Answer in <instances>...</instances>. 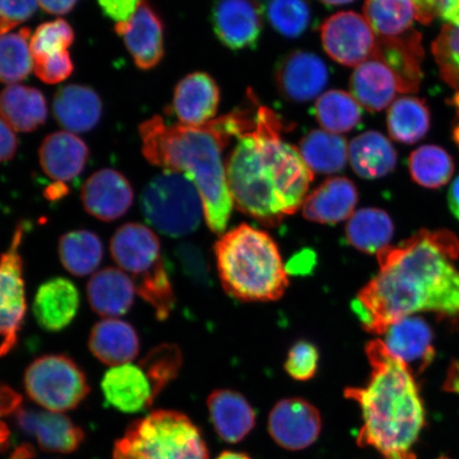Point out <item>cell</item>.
<instances>
[{
    "instance_id": "6da1fadb",
    "label": "cell",
    "mask_w": 459,
    "mask_h": 459,
    "mask_svg": "<svg viewBox=\"0 0 459 459\" xmlns=\"http://www.w3.org/2000/svg\"><path fill=\"white\" fill-rule=\"evenodd\" d=\"M380 272L361 290L352 309L363 328L381 335L420 312L459 318V240L450 231L422 230L378 252Z\"/></svg>"
},
{
    "instance_id": "7a4b0ae2",
    "label": "cell",
    "mask_w": 459,
    "mask_h": 459,
    "mask_svg": "<svg viewBox=\"0 0 459 459\" xmlns=\"http://www.w3.org/2000/svg\"><path fill=\"white\" fill-rule=\"evenodd\" d=\"M283 131L279 115L258 106L255 127L238 137L226 163L234 204L267 227L279 226L301 208L314 178Z\"/></svg>"
},
{
    "instance_id": "3957f363",
    "label": "cell",
    "mask_w": 459,
    "mask_h": 459,
    "mask_svg": "<svg viewBox=\"0 0 459 459\" xmlns=\"http://www.w3.org/2000/svg\"><path fill=\"white\" fill-rule=\"evenodd\" d=\"M256 110L238 108L196 128L168 125L156 115L139 127L143 157L193 181L203 200L205 221L217 234L225 231L234 205L222 153L232 139L255 127Z\"/></svg>"
},
{
    "instance_id": "277c9868",
    "label": "cell",
    "mask_w": 459,
    "mask_h": 459,
    "mask_svg": "<svg viewBox=\"0 0 459 459\" xmlns=\"http://www.w3.org/2000/svg\"><path fill=\"white\" fill-rule=\"evenodd\" d=\"M366 354L371 367L368 383L344 390L363 418L358 445L373 447L385 459H416L426 411L414 375L380 340L368 342Z\"/></svg>"
},
{
    "instance_id": "5b68a950",
    "label": "cell",
    "mask_w": 459,
    "mask_h": 459,
    "mask_svg": "<svg viewBox=\"0 0 459 459\" xmlns=\"http://www.w3.org/2000/svg\"><path fill=\"white\" fill-rule=\"evenodd\" d=\"M217 271L229 296L245 302L279 300L290 281L278 246L266 232L240 225L215 245Z\"/></svg>"
},
{
    "instance_id": "8992f818",
    "label": "cell",
    "mask_w": 459,
    "mask_h": 459,
    "mask_svg": "<svg viewBox=\"0 0 459 459\" xmlns=\"http://www.w3.org/2000/svg\"><path fill=\"white\" fill-rule=\"evenodd\" d=\"M113 260L134 281L136 294L163 321L175 307L176 297L158 235L142 223L129 222L111 238Z\"/></svg>"
},
{
    "instance_id": "52a82bcc",
    "label": "cell",
    "mask_w": 459,
    "mask_h": 459,
    "mask_svg": "<svg viewBox=\"0 0 459 459\" xmlns=\"http://www.w3.org/2000/svg\"><path fill=\"white\" fill-rule=\"evenodd\" d=\"M114 450L132 459H209L197 426L176 411H153L131 424Z\"/></svg>"
},
{
    "instance_id": "ba28073f",
    "label": "cell",
    "mask_w": 459,
    "mask_h": 459,
    "mask_svg": "<svg viewBox=\"0 0 459 459\" xmlns=\"http://www.w3.org/2000/svg\"><path fill=\"white\" fill-rule=\"evenodd\" d=\"M140 205L149 225L170 238L196 231L204 215L203 200L193 181L172 170H164L148 182Z\"/></svg>"
},
{
    "instance_id": "9c48e42d",
    "label": "cell",
    "mask_w": 459,
    "mask_h": 459,
    "mask_svg": "<svg viewBox=\"0 0 459 459\" xmlns=\"http://www.w3.org/2000/svg\"><path fill=\"white\" fill-rule=\"evenodd\" d=\"M24 383L29 398L56 412L76 409L90 393L85 373L65 354H48L34 359L26 369Z\"/></svg>"
},
{
    "instance_id": "30bf717a",
    "label": "cell",
    "mask_w": 459,
    "mask_h": 459,
    "mask_svg": "<svg viewBox=\"0 0 459 459\" xmlns=\"http://www.w3.org/2000/svg\"><path fill=\"white\" fill-rule=\"evenodd\" d=\"M25 229L24 222L17 223L8 249L0 255V358L16 347L27 311L21 254Z\"/></svg>"
},
{
    "instance_id": "8fae6325",
    "label": "cell",
    "mask_w": 459,
    "mask_h": 459,
    "mask_svg": "<svg viewBox=\"0 0 459 459\" xmlns=\"http://www.w3.org/2000/svg\"><path fill=\"white\" fill-rule=\"evenodd\" d=\"M320 38L331 59L348 67L375 57L380 48V39L365 16L353 11H342L325 20Z\"/></svg>"
},
{
    "instance_id": "7c38bea8",
    "label": "cell",
    "mask_w": 459,
    "mask_h": 459,
    "mask_svg": "<svg viewBox=\"0 0 459 459\" xmlns=\"http://www.w3.org/2000/svg\"><path fill=\"white\" fill-rule=\"evenodd\" d=\"M323 418L317 407L301 398L278 402L268 417V432L287 451H302L317 441Z\"/></svg>"
},
{
    "instance_id": "4fadbf2b",
    "label": "cell",
    "mask_w": 459,
    "mask_h": 459,
    "mask_svg": "<svg viewBox=\"0 0 459 459\" xmlns=\"http://www.w3.org/2000/svg\"><path fill=\"white\" fill-rule=\"evenodd\" d=\"M135 65L142 71L152 70L162 61L164 24L148 0H141L135 13L127 22L115 25Z\"/></svg>"
},
{
    "instance_id": "5bb4252c",
    "label": "cell",
    "mask_w": 459,
    "mask_h": 459,
    "mask_svg": "<svg viewBox=\"0 0 459 459\" xmlns=\"http://www.w3.org/2000/svg\"><path fill=\"white\" fill-rule=\"evenodd\" d=\"M329 82V72L320 56L297 50L287 55L275 72L281 95L292 102H307L318 97Z\"/></svg>"
},
{
    "instance_id": "9a60e30c",
    "label": "cell",
    "mask_w": 459,
    "mask_h": 459,
    "mask_svg": "<svg viewBox=\"0 0 459 459\" xmlns=\"http://www.w3.org/2000/svg\"><path fill=\"white\" fill-rule=\"evenodd\" d=\"M83 208L101 221H114L123 217L134 204V192L122 172L112 169L94 172L82 191Z\"/></svg>"
},
{
    "instance_id": "2e32d148",
    "label": "cell",
    "mask_w": 459,
    "mask_h": 459,
    "mask_svg": "<svg viewBox=\"0 0 459 459\" xmlns=\"http://www.w3.org/2000/svg\"><path fill=\"white\" fill-rule=\"evenodd\" d=\"M16 422L45 452L68 455L76 451L84 439L83 430L63 412L20 407L16 411Z\"/></svg>"
},
{
    "instance_id": "e0dca14e",
    "label": "cell",
    "mask_w": 459,
    "mask_h": 459,
    "mask_svg": "<svg viewBox=\"0 0 459 459\" xmlns=\"http://www.w3.org/2000/svg\"><path fill=\"white\" fill-rule=\"evenodd\" d=\"M212 19L216 36L230 49L250 48L261 36L262 9L257 0H217Z\"/></svg>"
},
{
    "instance_id": "ac0fdd59",
    "label": "cell",
    "mask_w": 459,
    "mask_h": 459,
    "mask_svg": "<svg viewBox=\"0 0 459 459\" xmlns=\"http://www.w3.org/2000/svg\"><path fill=\"white\" fill-rule=\"evenodd\" d=\"M101 389L114 409L127 414L149 409L159 394L146 370L131 363L111 367L102 378Z\"/></svg>"
},
{
    "instance_id": "d6986e66",
    "label": "cell",
    "mask_w": 459,
    "mask_h": 459,
    "mask_svg": "<svg viewBox=\"0 0 459 459\" xmlns=\"http://www.w3.org/2000/svg\"><path fill=\"white\" fill-rule=\"evenodd\" d=\"M350 90L361 108L369 112L385 110L398 94L405 93L397 73L378 56L355 67L350 78Z\"/></svg>"
},
{
    "instance_id": "ffe728a7",
    "label": "cell",
    "mask_w": 459,
    "mask_h": 459,
    "mask_svg": "<svg viewBox=\"0 0 459 459\" xmlns=\"http://www.w3.org/2000/svg\"><path fill=\"white\" fill-rule=\"evenodd\" d=\"M221 101V91L209 74H187L177 84L172 100L179 124L186 127H201L213 120Z\"/></svg>"
},
{
    "instance_id": "44dd1931",
    "label": "cell",
    "mask_w": 459,
    "mask_h": 459,
    "mask_svg": "<svg viewBox=\"0 0 459 459\" xmlns=\"http://www.w3.org/2000/svg\"><path fill=\"white\" fill-rule=\"evenodd\" d=\"M388 351L404 361L412 375L419 376L435 357L433 333L421 317L410 316L390 325L385 333Z\"/></svg>"
},
{
    "instance_id": "7402d4cb",
    "label": "cell",
    "mask_w": 459,
    "mask_h": 459,
    "mask_svg": "<svg viewBox=\"0 0 459 459\" xmlns=\"http://www.w3.org/2000/svg\"><path fill=\"white\" fill-rule=\"evenodd\" d=\"M89 157L85 142L65 130L46 136L39 151V165L45 175L65 185L82 175Z\"/></svg>"
},
{
    "instance_id": "603a6c76",
    "label": "cell",
    "mask_w": 459,
    "mask_h": 459,
    "mask_svg": "<svg viewBox=\"0 0 459 459\" xmlns=\"http://www.w3.org/2000/svg\"><path fill=\"white\" fill-rule=\"evenodd\" d=\"M358 201V189L351 180L344 177L330 178L307 195L302 213L309 221L336 225L354 214Z\"/></svg>"
},
{
    "instance_id": "cb8c5ba5",
    "label": "cell",
    "mask_w": 459,
    "mask_h": 459,
    "mask_svg": "<svg viewBox=\"0 0 459 459\" xmlns=\"http://www.w3.org/2000/svg\"><path fill=\"white\" fill-rule=\"evenodd\" d=\"M80 307L77 286L63 277L46 281L39 287L33 301V315L45 331L60 332L76 317Z\"/></svg>"
},
{
    "instance_id": "d4e9b609",
    "label": "cell",
    "mask_w": 459,
    "mask_h": 459,
    "mask_svg": "<svg viewBox=\"0 0 459 459\" xmlns=\"http://www.w3.org/2000/svg\"><path fill=\"white\" fill-rule=\"evenodd\" d=\"M206 404L218 437L228 444L240 443L255 427L254 407L242 394L231 389L214 390Z\"/></svg>"
},
{
    "instance_id": "484cf974",
    "label": "cell",
    "mask_w": 459,
    "mask_h": 459,
    "mask_svg": "<svg viewBox=\"0 0 459 459\" xmlns=\"http://www.w3.org/2000/svg\"><path fill=\"white\" fill-rule=\"evenodd\" d=\"M57 124L72 134L97 127L102 117V101L90 86L70 84L57 90L53 102Z\"/></svg>"
},
{
    "instance_id": "4316f807",
    "label": "cell",
    "mask_w": 459,
    "mask_h": 459,
    "mask_svg": "<svg viewBox=\"0 0 459 459\" xmlns=\"http://www.w3.org/2000/svg\"><path fill=\"white\" fill-rule=\"evenodd\" d=\"M89 349L97 359L108 366L128 364L140 353V337L127 321L106 318L91 329Z\"/></svg>"
},
{
    "instance_id": "83f0119b",
    "label": "cell",
    "mask_w": 459,
    "mask_h": 459,
    "mask_svg": "<svg viewBox=\"0 0 459 459\" xmlns=\"http://www.w3.org/2000/svg\"><path fill=\"white\" fill-rule=\"evenodd\" d=\"M136 294L134 281L120 269L108 267L93 274L86 286L91 309L106 318L127 314Z\"/></svg>"
},
{
    "instance_id": "f1b7e54d",
    "label": "cell",
    "mask_w": 459,
    "mask_h": 459,
    "mask_svg": "<svg viewBox=\"0 0 459 459\" xmlns=\"http://www.w3.org/2000/svg\"><path fill=\"white\" fill-rule=\"evenodd\" d=\"M48 117V100L41 91L16 83L0 91V118L14 131L38 130Z\"/></svg>"
},
{
    "instance_id": "f546056e",
    "label": "cell",
    "mask_w": 459,
    "mask_h": 459,
    "mask_svg": "<svg viewBox=\"0 0 459 459\" xmlns=\"http://www.w3.org/2000/svg\"><path fill=\"white\" fill-rule=\"evenodd\" d=\"M349 160L352 169L363 179H380L395 169L397 152L385 135L367 131L350 143Z\"/></svg>"
},
{
    "instance_id": "4dcf8cb0",
    "label": "cell",
    "mask_w": 459,
    "mask_h": 459,
    "mask_svg": "<svg viewBox=\"0 0 459 459\" xmlns=\"http://www.w3.org/2000/svg\"><path fill=\"white\" fill-rule=\"evenodd\" d=\"M299 152L307 168L318 174H337L349 159L346 139L325 130L309 132L300 142Z\"/></svg>"
},
{
    "instance_id": "1f68e13d",
    "label": "cell",
    "mask_w": 459,
    "mask_h": 459,
    "mask_svg": "<svg viewBox=\"0 0 459 459\" xmlns=\"http://www.w3.org/2000/svg\"><path fill=\"white\" fill-rule=\"evenodd\" d=\"M394 222L385 211L360 209L349 218L346 237L350 245L365 254H378L388 247L394 235Z\"/></svg>"
},
{
    "instance_id": "d6a6232c",
    "label": "cell",
    "mask_w": 459,
    "mask_h": 459,
    "mask_svg": "<svg viewBox=\"0 0 459 459\" xmlns=\"http://www.w3.org/2000/svg\"><path fill=\"white\" fill-rule=\"evenodd\" d=\"M57 250L63 267L76 277L95 273L105 254L100 238L89 230H74L62 235Z\"/></svg>"
},
{
    "instance_id": "836d02e7",
    "label": "cell",
    "mask_w": 459,
    "mask_h": 459,
    "mask_svg": "<svg viewBox=\"0 0 459 459\" xmlns=\"http://www.w3.org/2000/svg\"><path fill=\"white\" fill-rule=\"evenodd\" d=\"M364 16L380 39H394L412 30L417 20L411 0H366Z\"/></svg>"
},
{
    "instance_id": "e575fe53",
    "label": "cell",
    "mask_w": 459,
    "mask_h": 459,
    "mask_svg": "<svg viewBox=\"0 0 459 459\" xmlns=\"http://www.w3.org/2000/svg\"><path fill=\"white\" fill-rule=\"evenodd\" d=\"M430 124L426 101L417 97H401L390 106L387 127L390 136L402 143H415L428 134Z\"/></svg>"
},
{
    "instance_id": "d590c367",
    "label": "cell",
    "mask_w": 459,
    "mask_h": 459,
    "mask_svg": "<svg viewBox=\"0 0 459 459\" xmlns=\"http://www.w3.org/2000/svg\"><path fill=\"white\" fill-rule=\"evenodd\" d=\"M363 108L352 94L340 90L325 91L315 105V117L325 131L341 134L353 130L361 119Z\"/></svg>"
},
{
    "instance_id": "8d00e7d4",
    "label": "cell",
    "mask_w": 459,
    "mask_h": 459,
    "mask_svg": "<svg viewBox=\"0 0 459 459\" xmlns=\"http://www.w3.org/2000/svg\"><path fill=\"white\" fill-rule=\"evenodd\" d=\"M31 30L27 27L0 34V82L16 84L31 74Z\"/></svg>"
},
{
    "instance_id": "74e56055",
    "label": "cell",
    "mask_w": 459,
    "mask_h": 459,
    "mask_svg": "<svg viewBox=\"0 0 459 459\" xmlns=\"http://www.w3.org/2000/svg\"><path fill=\"white\" fill-rule=\"evenodd\" d=\"M409 166L412 180L427 188L446 186L455 172V162L450 154L435 145L421 146L412 152Z\"/></svg>"
},
{
    "instance_id": "f35d334b",
    "label": "cell",
    "mask_w": 459,
    "mask_h": 459,
    "mask_svg": "<svg viewBox=\"0 0 459 459\" xmlns=\"http://www.w3.org/2000/svg\"><path fill=\"white\" fill-rule=\"evenodd\" d=\"M267 16L275 30L282 36L298 38L307 31L311 22V8L307 0H271Z\"/></svg>"
},
{
    "instance_id": "ab89813d",
    "label": "cell",
    "mask_w": 459,
    "mask_h": 459,
    "mask_svg": "<svg viewBox=\"0 0 459 459\" xmlns=\"http://www.w3.org/2000/svg\"><path fill=\"white\" fill-rule=\"evenodd\" d=\"M74 41V29L65 20L46 22L32 33L30 48L33 61L65 53Z\"/></svg>"
},
{
    "instance_id": "60d3db41",
    "label": "cell",
    "mask_w": 459,
    "mask_h": 459,
    "mask_svg": "<svg viewBox=\"0 0 459 459\" xmlns=\"http://www.w3.org/2000/svg\"><path fill=\"white\" fill-rule=\"evenodd\" d=\"M140 365L151 377L158 393L179 375L182 353L176 344L163 343L149 351Z\"/></svg>"
},
{
    "instance_id": "b9f144b4",
    "label": "cell",
    "mask_w": 459,
    "mask_h": 459,
    "mask_svg": "<svg viewBox=\"0 0 459 459\" xmlns=\"http://www.w3.org/2000/svg\"><path fill=\"white\" fill-rule=\"evenodd\" d=\"M445 82L459 95V28L445 25L432 45Z\"/></svg>"
},
{
    "instance_id": "7bdbcfd3",
    "label": "cell",
    "mask_w": 459,
    "mask_h": 459,
    "mask_svg": "<svg viewBox=\"0 0 459 459\" xmlns=\"http://www.w3.org/2000/svg\"><path fill=\"white\" fill-rule=\"evenodd\" d=\"M318 363V349L312 342L300 341L290 348L284 367L294 380L307 382L317 373Z\"/></svg>"
},
{
    "instance_id": "ee69618b",
    "label": "cell",
    "mask_w": 459,
    "mask_h": 459,
    "mask_svg": "<svg viewBox=\"0 0 459 459\" xmlns=\"http://www.w3.org/2000/svg\"><path fill=\"white\" fill-rule=\"evenodd\" d=\"M175 255L183 273L199 285L210 283V267L209 263L203 251L192 243H181L178 245Z\"/></svg>"
},
{
    "instance_id": "f6af8a7d",
    "label": "cell",
    "mask_w": 459,
    "mask_h": 459,
    "mask_svg": "<svg viewBox=\"0 0 459 459\" xmlns=\"http://www.w3.org/2000/svg\"><path fill=\"white\" fill-rule=\"evenodd\" d=\"M74 68L70 51L33 61L34 74L46 84H57L65 82L71 77Z\"/></svg>"
},
{
    "instance_id": "bcb514c9",
    "label": "cell",
    "mask_w": 459,
    "mask_h": 459,
    "mask_svg": "<svg viewBox=\"0 0 459 459\" xmlns=\"http://www.w3.org/2000/svg\"><path fill=\"white\" fill-rule=\"evenodd\" d=\"M38 0H0V34L14 31L37 13Z\"/></svg>"
},
{
    "instance_id": "7dc6e473",
    "label": "cell",
    "mask_w": 459,
    "mask_h": 459,
    "mask_svg": "<svg viewBox=\"0 0 459 459\" xmlns=\"http://www.w3.org/2000/svg\"><path fill=\"white\" fill-rule=\"evenodd\" d=\"M102 13L115 22V25L127 22L134 15L141 0H97Z\"/></svg>"
},
{
    "instance_id": "c3c4849f",
    "label": "cell",
    "mask_w": 459,
    "mask_h": 459,
    "mask_svg": "<svg viewBox=\"0 0 459 459\" xmlns=\"http://www.w3.org/2000/svg\"><path fill=\"white\" fill-rule=\"evenodd\" d=\"M21 397L14 390L5 385H0V445L8 439V429L2 421V418L20 409Z\"/></svg>"
},
{
    "instance_id": "681fc988",
    "label": "cell",
    "mask_w": 459,
    "mask_h": 459,
    "mask_svg": "<svg viewBox=\"0 0 459 459\" xmlns=\"http://www.w3.org/2000/svg\"><path fill=\"white\" fill-rule=\"evenodd\" d=\"M19 141L15 131L0 118V164L7 162L15 156Z\"/></svg>"
},
{
    "instance_id": "f907efd6",
    "label": "cell",
    "mask_w": 459,
    "mask_h": 459,
    "mask_svg": "<svg viewBox=\"0 0 459 459\" xmlns=\"http://www.w3.org/2000/svg\"><path fill=\"white\" fill-rule=\"evenodd\" d=\"M415 5L417 20L429 24L438 16L439 0H411Z\"/></svg>"
},
{
    "instance_id": "816d5d0a",
    "label": "cell",
    "mask_w": 459,
    "mask_h": 459,
    "mask_svg": "<svg viewBox=\"0 0 459 459\" xmlns=\"http://www.w3.org/2000/svg\"><path fill=\"white\" fill-rule=\"evenodd\" d=\"M45 13L54 15H65L76 7L79 0H38Z\"/></svg>"
},
{
    "instance_id": "f5cc1de1",
    "label": "cell",
    "mask_w": 459,
    "mask_h": 459,
    "mask_svg": "<svg viewBox=\"0 0 459 459\" xmlns=\"http://www.w3.org/2000/svg\"><path fill=\"white\" fill-rule=\"evenodd\" d=\"M438 16L446 25L459 28V0H439Z\"/></svg>"
},
{
    "instance_id": "db71d44e",
    "label": "cell",
    "mask_w": 459,
    "mask_h": 459,
    "mask_svg": "<svg viewBox=\"0 0 459 459\" xmlns=\"http://www.w3.org/2000/svg\"><path fill=\"white\" fill-rule=\"evenodd\" d=\"M446 392L459 394V361H453L446 378Z\"/></svg>"
},
{
    "instance_id": "11a10c76",
    "label": "cell",
    "mask_w": 459,
    "mask_h": 459,
    "mask_svg": "<svg viewBox=\"0 0 459 459\" xmlns=\"http://www.w3.org/2000/svg\"><path fill=\"white\" fill-rule=\"evenodd\" d=\"M447 199L453 215L459 221V177L452 183Z\"/></svg>"
},
{
    "instance_id": "9f6ffc18",
    "label": "cell",
    "mask_w": 459,
    "mask_h": 459,
    "mask_svg": "<svg viewBox=\"0 0 459 459\" xmlns=\"http://www.w3.org/2000/svg\"><path fill=\"white\" fill-rule=\"evenodd\" d=\"M216 459H252L242 452L226 451L218 455Z\"/></svg>"
},
{
    "instance_id": "6f0895ef",
    "label": "cell",
    "mask_w": 459,
    "mask_h": 459,
    "mask_svg": "<svg viewBox=\"0 0 459 459\" xmlns=\"http://www.w3.org/2000/svg\"><path fill=\"white\" fill-rule=\"evenodd\" d=\"M451 105L455 107L458 115V123L455 126V131H453V139H455L457 146L459 147V95L455 94L451 100Z\"/></svg>"
},
{
    "instance_id": "680465c9",
    "label": "cell",
    "mask_w": 459,
    "mask_h": 459,
    "mask_svg": "<svg viewBox=\"0 0 459 459\" xmlns=\"http://www.w3.org/2000/svg\"><path fill=\"white\" fill-rule=\"evenodd\" d=\"M319 2L328 5H343L351 4L354 0H319Z\"/></svg>"
},
{
    "instance_id": "91938a15",
    "label": "cell",
    "mask_w": 459,
    "mask_h": 459,
    "mask_svg": "<svg viewBox=\"0 0 459 459\" xmlns=\"http://www.w3.org/2000/svg\"><path fill=\"white\" fill-rule=\"evenodd\" d=\"M113 459H132L128 455H124V453L119 452L117 450H114Z\"/></svg>"
},
{
    "instance_id": "94428289",
    "label": "cell",
    "mask_w": 459,
    "mask_h": 459,
    "mask_svg": "<svg viewBox=\"0 0 459 459\" xmlns=\"http://www.w3.org/2000/svg\"><path fill=\"white\" fill-rule=\"evenodd\" d=\"M257 2H258V3H260V2H261V0H257Z\"/></svg>"
}]
</instances>
